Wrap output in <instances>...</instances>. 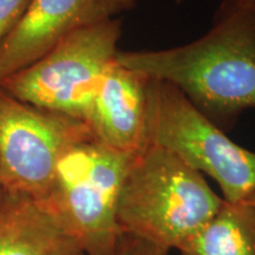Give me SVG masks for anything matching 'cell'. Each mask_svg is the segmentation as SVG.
Returning <instances> with one entry per match:
<instances>
[{"label": "cell", "instance_id": "cell-1", "mask_svg": "<svg viewBox=\"0 0 255 255\" xmlns=\"http://www.w3.org/2000/svg\"><path fill=\"white\" fill-rule=\"evenodd\" d=\"M117 62L176 87L227 132L255 110V0H222L202 37L162 50L119 51Z\"/></svg>", "mask_w": 255, "mask_h": 255}, {"label": "cell", "instance_id": "cell-2", "mask_svg": "<svg viewBox=\"0 0 255 255\" xmlns=\"http://www.w3.org/2000/svg\"><path fill=\"white\" fill-rule=\"evenodd\" d=\"M205 176L173 152L148 145L130 165L117 205L121 233L178 250L221 208Z\"/></svg>", "mask_w": 255, "mask_h": 255}, {"label": "cell", "instance_id": "cell-3", "mask_svg": "<svg viewBox=\"0 0 255 255\" xmlns=\"http://www.w3.org/2000/svg\"><path fill=\"white\" fill-rule=\"evenodd\" d=\"M137 154L115 150L91 137L59 159L49 194L41 202L85 255H116L122 234L117 205Z\"/></svg>", "mask_w": 255, "mask_h": 255}, {"label": "cell", "instance_id": "cell-4", "mask_svg": "<svg viewBox=\"0 0 255 255\" xmlns=\"http://www.w3.org/2000/svg\"><path fill=\"white\" fill-rule=\"evenodd\" d=\"M122 21L105 19L76 28L0 88L17 100L87 123L96 92L119 53Z\"/></svg>", "mask_w": 255, "mask_h": 255}, {"label": "cell", "instance_id": "cell-5", "mask_svg": "<svg viewBox=\"0 0 255 255\" xmlns=\"http://www.w3.org/2000/svg\"><path fill=\"white\" fill-rule=\"evenodd\" d=\"M146 130L149 145L212 177L226 202H244L254 193L255 150L233 142L170 83L148 77Z\"/></svg>", "mask_w": 255, "mask_h": 255}, {"label": "cell", "instance_id": "cell-6", "mask_svg": "<svg viewBox=\"0 0 255 255\" xmlns=\"http://www.w3.org/2000/svg\"><path fill=\"white\" fill-rule=\"evenodd\" d=\"M91 137L83 121L24 103L0 88V189L45 200L59 159Z\"/></svg>", "mask_w": 255, "mask_h": 255}, {"label": "cell", "instance_id": "cell-7", "mask_svg": "<svg viewBox=\"0 0 255 255\" xmlns=\"http://www.w3.org/2000/svg\"><path fill=\"white\" fill-rule=\"evenodd\" d=\"M148 77L111 64L96 92L87 124L97 141L115 150L137 152L148 143L146 130Z\"/></svg>", "mask_w": 255, "mask_h": 255}, {"label": "cell", "instance_id": "cell-8", "mask_svg": "<svg viewBox=\"0 0 255 255\" xmlns=\"http://www.w3.org/2000/svg\"><path fill=\"white\" fill-rule=\"evenodd\" d=\"M95 0H33L0 44V83L43 57L83 25L96 23Z\"/></svg>", "mask_w": 255, "mask_h": 255}, {"label": "cell", "instance_id": "cell-9", "mask_svg": "<svg viewBox=\"0 0 255 255\" xmlns=\"http://www.w3.org/2000/svg\"><path fill=\"white\" fill-rule=\"evenodd\" d=\"M0 255H85L41 201L0 189Z\"/></svg>", "mask_w": 255, "mask_h": 255}, {"label": "cell", "instance_id": "cell-10", "mask_svg": "<svg viewBox=\"0 0 255 255\" xmlns=\"http://www.w3.org/2000/svg\"><path fill=\"white\" fill-rule=\"evenodd\" d=\"M182 255H255V208L247 202L221 208L177 250Z\"/></svg>", "mask_w": 255, "mask_h": 255}, {"label": "cell", "instance_id": "cell-11", "mask_svg": "<svg viewBox=\"0 0 255 255\" xmlns=\"http://www.w3.org/2000/svg\"><path fill=\"white\" fill-rule=\"evenodd\" d=\"M33 0H0V44L26 14Z\"/></svg>", "mask_w": 255, "mask_h": 255}, {"label": "cell", "instance_id": "cell-12", "mask_svg": "<svg viewBox=\"0 0 255 255\" xmlns=\"http://www.w3.org/2000/svg\"><path fill=\"white\" fill-rule=\"evenodd\" d=\"M168 250L143 240L135 235L122 233L116 255H169Z\"/></svg>", "mask_w": 255, "mask_h": 255}, {"label": "cell", "instance_id": "cell-13", "mask_svg": "<svg viewBox=\"0 0 255 255\" xmlns=\"http://www.w3.org/2000/svg\"><path fill=\"white\" fill-rule=\"evenodd\" d=\"M137 4V0H95L94 14L95 20L116 18L117 14L129 11Z\"/></svg>", "mask_w": 255, "mask_h": 255}, {"label": "cell", "instance_id": "cell-14", "mask_svg": "<svg viewBox=\"0 0 255 255\" xmlns=\"http://www.w3.org/2000/svg\"><path fill=\"white\" fill-rule=\"evenodd\" d=\"M245 202H247L248 205H251L252 207H254V208H255V190H254V193L252 194V195L248 197L246 201H245Z\"/></svg>", "mask_w": 255, "mask_h": 255}, {"label": "cell", "instance_id": "cell-15", "mask_svg": "<svg viewBox=\"0 0 255 255\" xmlns=\"http://www.w3.org/2000/svg\"><path fill=\"white\" fill-rule=\"evenodd\" d=\"M175 1H176V2H177V4H180V2H183V1H184V0H175Z\"/></svg>", "mask_w": 255, "mask_h": 255}]
</instances>
